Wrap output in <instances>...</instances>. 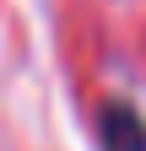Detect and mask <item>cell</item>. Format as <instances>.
I'll return each instance as SVG.
<instances>
[{"instance_id":"6da1fadb","label":"cell","mask_w":146,"mask_h":151,"mask_svg":"<svg viewBox=\"0 0 146 151\" xmlns=\"http://www.w3.org/2000/svg\"><path fill=\"white\" fill-rule=\"evenodd\" d=\"M98 135H103V151H146V119L130 103H103Z\"/></svg>"}]
</instances>
